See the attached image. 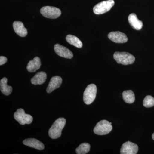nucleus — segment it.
I'll use <instances>...</instances> for the list:
<instances>
[{
    "label": "nucleus",
    "mask_w": 154,
    "mask_h": 154,
    "mask_svg": "<svg viewBox=\"0 0 154 154\" xmlns=\"http://www.w3.org/2000/svg\"><path fill=\"white\" fill-rule=\"evenodd\" d=\"M15 33L21 37H25L28 34V31L25 28L23 23L19 21H15L13 23Z\"/></svg>",
    "instance_id": "nucleus-13"
},
{
    "label": "nucleus",
    "mask_w": 154,
    "mask_h": 154,
    "mask_svg": "<svg viewBox=\"0 0 154 154\" xmlns=\"http://www.w3.org/2000/svg\"><path fill=\"white\" fill-rule=\"evenodd\" d=\"M47 79V75L44 72H40L37 73L34 77L31 79V82L33 85H42L45 82Z\"/></svg>",
    "instance_id": "nucleus-16"
},
{
    "label": "nucleus",
    "mask_w": 154,
    "mask_h": 154,
    "mask_svg": "<svg viewBox=\"0 0 154 154\" xmlns=\"http://www.w3.org/2000/svg\"><path fill=\"white\" fill-rule=\"evenodd\" d=\"M54 49L56 53L61 57L71 59L73 57V54L70 50L60 45L55 44L54 46Z\"/></svg>",
    "instance_id": "nucleus-10"
},
{
    "label": "nucleus",
    "mask_w": 154,
    "mask_h": 154,
    "mask_svg": "<svg viewBox=\"0 0 154 154\" xmlns=\"http://www.w3.org/2000/svg\"><path fill=\"white\" fill-rule=\"evenodd\" d=\"M108 37L111 41L118 43H125L128 39L125 33L119 31L110 32L108 34Z\"/></svg>",
    "instance_id": "nucleus-9"
},
{
    "label": "nucleus",
    "mask_w": 154,
    "mask_h": 154,
    "mask_svg": "<svg viewBox=\"0 0 154 154\" xmlns=\"http://www.w3.org/2000/svg\"><path fill=\"white\" fill-rule=\"evenodd\" d=\"M8 79L5 77L0 81V89L2 93L5 96H9L11 94L13 88L11 86L8 85Z\"/></svg>",
    "instance_id": "nucleus-17"
},
{
    "label": "nucleus",
    "mask_w": 154,
    "mask_h": 154,
    "mask_svg": "<svg viewBox=\"0 0 154 154\" xmlns=\"http://www.w3.org/2000/svg\"><path fill=\"white\" fill-rule=\"evenodd\" d=\"M138 151L137 145L130 141L125 143L122 146L120 150L121 154H136Z\"/></svg>",
    "instance_id": "nucleus-8"
},
{
    "label": "nucleus",
    "mask_w": 154,
    "mask_h": 154,
    "mask_svg": "<svg viewBox=\"0 0 154 154\" xmlns=\"http://www.w3.org/2000/svg\"><path fill=\"white\" fill-rule=\"evenodd\" d=\"M97 87L94 84H91L86 88L84 93V102L86 105H90L96 99Z\"/></svg>",
    "instance_id": "nucleus-4"
},
{
    "label": "nucleus",
    "mask_w": 154,
    "mask_h": 154,
    "mask_svg": "<svg viewBox=\"0 0 154 154\" xmlns=\"http://www.w3.org/2000/svg\"><path fill=\"white\" fill-rule=\"evenodd\" d=\"M40 13L45 18L55 19L60 16L61 12L59 9L55 7L45 6L40 9Z\"/></svg>",
    "instance_id": "nucleus-6"
},
{
    "label": "nucleus",
    "mask_w": 154,
    "mask_h": 154,
    "mask_svg": "<svg viewBox=\"0 0 154 154\" xmlns=\"http://www.w3.org/2000/svg\"><path fill=\"white\" fill-rule=\"evenodd\" d=\"M91 145L90 144L84 143L80 144L76 149V153L77 154H85L90 151Z\"/></svg>",
    "instance_id": "nucleus-20"
},
{
    "label": "nucleus",
    "mask_w": 154,
    "mask_h": 154,
    "mask_svg": "<svg viewBox=\"0 0 154 154\" xmlns=\"http://www.w3.org/2000/svg\"><path fill=\"white\" fill-rule=\"evenodd\" d=\"M14 117L22 125L30 124L32 123L33 118L31 115L25 113V110L19 108L14 113Z\"/></svg>",
    "instance_id": "nucleus-7"
},
{
    "label": "nucleus",
    "mask_w": 154,
    "mask_h": 154,
    "mask_svg": "<svg viewBox=\"0 0 154 154\" xmlns=\"http://www.w3.org/2000/svg\"><path fill=\"white\" fill-rule=\"evenodd\" d=\"M122 97L125 102L128 104H132L135 99L134 93L131 90L124 91L122 93Z\"/></svg>",
    "instance_id": "nucleus-19"
},
{
    "label": "nucleus",
    "mask_w": 154,
    "mask_h": 154,
    "mask_svg": "<svg viewBox=\"0 0 154 154\" xmlns=\"http://www.w3.org/2000/svg\"><path fill=\"white\" fill-rule=\"evenodd\" d=\"M67 42L72 45L78 48H81L83 46L82 41L76 36L72 35H68L66 37Z\"/></svg>",
    "instance_id": "nucleus-18"
},
{
    "label": "nucleus",
    "mask_w": 154,
    "mask_h": 154,
    "mask_svg": "<svg viewBox=\"0 0 154 154\" xmlns=\"http://www.w3.org/2000/svg\"><path fill=\"white\" fill-rule=\"evenodd\" d=\"M143 105L145 107H151L154 106V98L152 96H146L143 101Z\"/></svg>",
    "instance_id": "nucleus-21"
},
{
    "label": "nucleus",
    "mask_w": 154,
    "mask_h": 154,
    "mask_svg": "<svg viewBox=\"0 0 154 154\" xmlns=\"http://www.w3.org/2000/svg\"><path fill=\"white\" fill-rule=\"evenodd\" d=\"M62 83V79L60 76L53 77L50 81L48 85V86L46 91L50 94L54 90L60 87Z\"/></svg>",
    "instance_id": "nucleus-11"
},
{
    "label": "nucleus",
    "mask_w": 154,
    "mask_h": 154,
    "mask_svg": "<svg viewBox=\"0 0 154 154\" xmlns=\"http://www.w3.org/2000/svg\"><path fill=\"white\" fill-rule=\"evenodd\" d=\"M66 123V119L64 118L57 119L48 131L49 136L53 139L60 137L62 131Z\"/></svg>",
    "instance_id": "nucleus-1"
},
{
    "label": "nucleus",
    "mask_w": 154,
    "mask_h": 154,
    "mask_svg": "<svg viewBox=\"0 0 154 154\" xmlns=\"http://www.w3.org/2000/svg\"><path fill=\"white\" fill-rule=\"evenodd\" d=\"M8 60L7 57L4 56L0 57V65L2 66L6 63Z\"/></svg>",
    "instance_id": "nucleus-22"
},
{
    "label": "nucleus",
    "mask_w": 154,
    "mask_h": 154,
    "mask_svg": "<svg viewBox=\"0 0 154 154\" xmlns=\"http://www.w3.org/2000/svg\"><path fill=\"white\" fill-rule=\"evenodd\" d=\"M113 57L117 63L124 65L133 63L135 59L133 55L126 52H116Z\"/></svg>",
    "instance_id": "nucleus-2"
},
{
    "label": "nucleus",
    "mask_w": 154,
    "mask_h": 154,
    "mask_svg": "<svg viewBox=\"0 0 154 154\" xmlns=\"http://www.w3.org/2000/svg\"><path fill=\"white\" fill-rule=\"evenodd\" d=\"M113 129L112 123L107 120H102L99 122L94 128V133L99 135L108 134Z\"/></svg>",
    "instance_id": "nucleus-3"
},
{
    "label": "nucleus",
    "mask_w": 154,
    "mask_h": 154,
    "mask_svg": "<svg viewBox=\"0 0 154 154\" xmlns=\"http://www.w3.org/2000/svg\"><path fill=\"white\" fill-rule=\"evenodd\" d=\"M152 138L153 140H154V133L152 135Z\"/></svg>",
    "instance_id": "nucleus-23"
},
{
    "label": "nucleus",
    "mask_w": 154,
    "mask_h": 154,
    "mask_svg": "<svg viewBox=\"0 0 154 154\" xmlns=\"http://www.w3.org/2000/svg\"><path fill=\"white\" fill-rule=\"evenodd\" d=\"M23 143L25 145L33 148L39 150L44 149L45 146L44 144L40 141L34 138L26 139L23 140Z\"/></svg>",
    "instance_id": "nucleus-12"
},
{
    "label": "nucleus",
    "mask_w": 154,
    "mask_h": 154,
    "mask_svg": "<svg viewBox=\"0 0 154 154\" xmlns=\"http://www.w3.org/2000/svg\"><path fill=\"white\" fill-rule=\"evenodd\" d=\"M41 65L40 58L38 57H36L33 60L29 62L27 65V69L28 72H33L40 69Z\"/></svg>",
    "instance_id": "nucleus-15"
},
{
    "label": "nucleus",
    "mask_w": 154,
    "mask_h": 154,
    "mask_svg": "<svg viewBox=\"0 0 154 154\" xmlns=\"http://www.w3.org/2000/svg\"><path fill=\"white\" fill-rule=\"evenodd\" d=\"M114 4L115 2L113 0L102 1L101 2L98 3L94 7V14L97 15L105 14L110 11L114 6Z\"/></svg>",
    "instance_id": "nucleus-5"
},
{
    "label": "nucleus",
    "mask_w": 154,
    "mask_h": 154,
    "mask_svg": "<svg viewBox=\"0 0 154 154\" xmlns=\"http://www.w3.org/2000/svg\"><path fill=\"white\" fill-rule=\"evenodd\" d=\"M128 21L131 27L135 30H140L143 26V22L139 20L135 14H130L128 17Z\"/></svg>",
    "instance_id": "nucleus-14"
}]
</instances>
